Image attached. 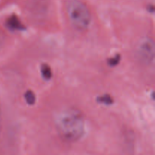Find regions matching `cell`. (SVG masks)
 Listing matches in <instances>:
<instances>
[{
  "mask_svg": "<svg viewBox=\"0 0 155 155\" xmlns=\"http://www.w3.org/2000/svg\"><path fill=\"white\" fill-rule=\"evenodd\" d=\"M54 126L59 137L66 142H76L83 136L86 120L83 114L74 107H64L54 117Z\"/></svg>",
  "mask_w": 155,
  "mask_h": 155,
  "instance_id": "6da1fadb",
  "label": "cell"
},
{
  "mask_svg": "<svg viewBox=\"0 0 155 155\" xmlns=\"http://www.w3.org/2000/svg\"><path fill=\"white\" fill-rule=\"evenodd\" d=\"M66 12L68 20L74 29L84 31L89 28L92 16L89 9L81 0H68Z\"/></svg>",
  "mask_w": 155,
  "mask_h": 155,
  "instance_id": "7a4b0ae2",
  "label": "cell"
},
{
  "mask_svg": "<svg viewBox=\"0 0 155 155\" xmlns=\"http://www.w3.org/2000/svg\"><path fill=\"white\" fill-rule=\"evenodd\" d=\"M135 54L137 60L142 64L150 65L152 64L155 56L154 40L150 37L142 38L136 45Z\"/></svg>",
  "mask_w": 155,
  "mask_h": 155,
  "instance_id": "3957f363",
  "label": "cell"
},
{
  "mask_svg": "<svg viewBox=\"0 0 155 155\" xmlns=\"http://www.w3.org/2000/svg\"><path fill=\"white\" fill-rule=\"evenodd\" d=\"M41 74H42V77L45 80H49V79H51V76H52L51 68L47 64L42 65V68H41Z\"/></svg>",
  "mask_w": 155,
  "mask_h": 155,
  "instance_id": "277c9868",
  "label": "cell"
},
{
  "mask_svg": "<svg viewBox=\"0 0 155 155\" xmlns=\"http://www.w3.org/2000/svg\"><path fill=\"white\" fill-rule=\"evenodd\" d=\"M7 25L9 28L11 29H20L21 28V23L18 21V18H15V17H12L11 18H9L8 21Z\"/></svg>",
  "mask_w": 155,
  "mask_h": 155,
  "instance_id": "5b68a950",
  "label": "cell"
},
{
  "mask_svg": "<svg viewBox=\"0 0 155 155\" xmlns=\"http://www.w3.org/2000/svg\"><path fill=\"white\" fill-rule=\"evenodd\" d=\"M24 98H25L26 101H27V103L28 104H35V101H36V96H35V94L33 93L32 91H27V92H26L25 95H24Z\"/></svg>",
  "mask_w": 155,
  "mask_h": 155,
  "instance_id": "8992f818",
  "label": "cell"
},
{
  "mask_svg": "<svg viewBox=\"0 0 155 155\" xmlns=\"http://www.w3.org/2000/svg\"><path fill=\"white\" fill-rule=\"evenodd\" d=\"M5 42V35L2 30H0V48L4 45Z\"/></svg>",
  "mask_w": 155,
  "mask_h": 155,
  "instance_id": "52a82bcc",
  "label": "cell"
},
{
  "mask_svg": "<svg viewBox=\"0 0 155 155\" xmlns=\"http://www.w3.org/2000/svg\"><path fill=\"white\" fill-rule=\"evenodd\" d=\"M116 61V63L117 64L118 62H119V58H113V59H111V60L110 61V65H115V64H114V62Z\"/></svg>",
  "mask_w": 155,
  "mask_h": 155,
  "instance_id": "ba28073f",
  "label": "cell"
},
{
  "mask_svg": "<svg viewBox=\"0 0 155 155\" xmlns=\"http://www.w3.org/2000/svg\"><path fill=\"white\" fill-rule=\"evenodd\" d=\"M2 110L1 107H0V132L2 130Z\"/></svg>",
  "mask_w": 155,
  "mask_h": 155,
  "instance_id": "9c48e42d",
  "label": "cell"
}]
</instances>
